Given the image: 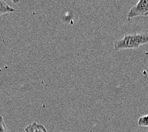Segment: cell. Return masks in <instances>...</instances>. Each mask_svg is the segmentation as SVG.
<instances>
[{"label":"cell","instance_id":"1","mask_svg":"<svg viewBox=\"0 0 148 132\" xmlns=\"http://www.w3.org/2000/svg\"><path fill=\"white\" fill-rule=\"evenodd\" d=\"M147 43L148 33L129 34L114 42V48L116 51H121L138 48Z\"/></svg>","mask_w":148,"mask_h":132},{"label":"cell","instance_id":"2","mask_svg":"<svg viewBox=\"0 0 148 132\" xmlns=\"http://www.w3.org/2000/svg\"><path fill=\"white\" fill-rule=\"evenodd\" d=\"M148 15V0H140L132 7L127 14L128 20L137 17H146Z\"/></svg>","mask_w":148,"mask_h":132},{"label":"cell","instance_id":"3","mask_svg":"<svg viewBox=\"0 0 148 132\" xmlns=\"http://www.w3.org/2000/svg\"><path fill=\"white\" fill-rule=\"evenodd\" d=\"M26 132H47V129L43 125L39 124L36 122H33L32 124L27 125L25 128Z\"/></svg>","mask_w":148,"mask_h":132},{"label":"cell","instance_id":"4","mask_svg":"<svg viewBox=\"0 0 148 132\" xmlns=\"http://www.w3.org/2000/svg\"><path fill=\"white\" fill-rule=\"evenodd\" d=\"M14 11L15 9L10 7L5 1L0 0V16L5 14L10 13Z\"/></svg>","mask_w":148,"mask_h":132},{"label":"cell","instance_id":"5","mask_svg":"<svg viewBox=\"0 0 148 132\" xmlns=\"http://www.w3.org/2000/svg\"><path fill=\"white\" fill-rule=\"evenodd\" d=\"M138 125L141 127H148V114L141 116L138 119Z\"/></svg>","mask_w":148,"mask_h":132},{"label":"cell","instance_id":"6","mask_svg":"<svg viewBox=\"0 0 148 132\" xmlns=\"http://www.w3.org/2000/svg\"><path fill=\"white\" fill-rule=\"evenodd\" d=\"M0 132H8V129L6 125L3 117L0 115Z\"/></svg>","mask_w":148,"mask_h":132}]
</instances>
